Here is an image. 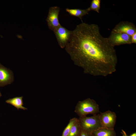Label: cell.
Segmentation results:
<instances>
[{
	"mask_svg": "<svg viewBox=\"0 0 136 136\" xmlns=\"http://www.w3.org/2000/svg\"><path fill=\"white\" fill-rule=\"evenodd\" d=\"M65 48L75 63L86 73L105 77L116 70L114 47L101 35L97 24L82 22L77 25Z\"/></svg>",
	"mask_w": 136,
	"mask_h": 136,
	"instance_id": "1",
	"label": "cell"
},
{
	"mask_svg": "<svg viewBox=\"0 0 136 136\" xmlns=\"http://www.w3.org/2000/svg\"><path fill=\"white\" fill-rule=\"evenodd\" d=\"M75 112L80 117L89 114L94 115L99 112V106L95 100L87 98L78 103Z\"/></svg>",
	"mask_w": 136,
	"mask_h": 136,
	"instance_id": "2",
	"label": "cell"
},
{
	"mask_svg": "<svg viewBox=\"0 0 136 136\" xmlns=\"http://www.w3.org/2000/svg\"><path fill=\"white\" fill-rule=\"evenodd\" d=\"M78 119L81 129L89 133L101 127L99 114L80 117Z\"/></svg>",
	"mask_w": 136,
	"mask_h": 136,
	"instance_id": "3",
	"label": "cell"
},
{
	"mask_svg": "<svg viewBox=\"0 0 136 136\" xmlns=\"http://www.w3.org/2000/svg\"><path fill=\"white\" fill-rule=\"evenodd\" d=\"M60 8L57 6L50 8L46 20L49 29L54 31L61 25L60 23L58 16Z\"/></svg>",
	"mask_w": 136,
	"mask_h": 136,
	"instance_id": "4",
	"label": "cell"
},
{
	"mask_svg": "<svg viewBox=\"0 0 136 136\" xmlns=\"http://www.w3.org/2000/svg\"><path fill=\"white\" fill-rule=\"evenodd\" d=\"M53 32L60 46L62 48H65L71 37L72 31L61 25Z\"/></svg>",
	"mask_w": 136,
	"mask_h": 136,
	"instance_id": "5",
	"label": "cell"
},
{
	"mask_svg": "<svg viewBox=\"0 0 136 136\" xmlns=\"http://www.w3.org/2000/svg\"><path fill=\"white\" fill-rule=\"evenodd\" d=\"M107 39L110 44L114 47L116 46L132 43L131 36L124 33L111 32Z\"/></svg>",
	"mask_w": 136,
	"mask_h": 136,
	"instance_id": "6",
	"label": "cell"
},
{
	"mask_svg": "<svg viewBox=\"0 0 136 136\" xmlns=\"http://www.w3.org/2000/svg\"><path fill=\"white\" fill-rule=\"evenodd\" d=\"M99 114V118L101 127L109 129H114L117 116L114 112L110 110Z\"/></svg>",
	"mask_w": 136,
	"mask_h": 136,
	"instance_id": "7",
	"label": "cell"
},
{
	"mask_svg": "<svg viewBox=\"0 0 136 136\" xmlns=\"http://www.w3.org/2000/svg\"><path fill=\"white\" fill-rule=\"evenodd\" d=\"M111 32L125 33L131 36L136 32V27L131 22L122 21L115 26Z\"/></svg>",
	"mask_w": 136,
	"mask_h": 136,
	"instance_id": "8",
	"label": "cell"
},
{
	"mask_svg": "<svg viewBox=\"0 0 136 136\" xmlns=\"http://www.w3.org/2000/svg\"><path fill=\"white\" fill-rule=\"evenodd\" d=\"M92 136H116L114 129L100 127L93 131L91 133Z\"/></svg>",
	"mask_w": 136,
	"mask_h": 136,
	"instance_id": "9",
	"label": "cell"
},
{
	"mask_svg": "<svg viewBox=\"0 0 136 136\" xmlns=\"http://www.w3.org/2000/svg\"><path fill=\"white\" fill-rule=\"evenodd\" d=\"M65 11L70 15L79 18L82 21L83 17L88 14L90 10L88 7L85 9L67 8Z\"/></svg>",
	"mask_w": 136,
	"mask_h": 136,
	"instance_id": "10",
	"label": "cell"
},
{
	"mask_svg": "<svg viewBox=\"0 0 136 136\" xmlns=\"http://www.w3.org/2000/svg\"><path fill=\"white\" fill-rule=\"evenodd\" d=\"M11 79V75L5 68L0 65V85L7 84Z\"/></svg>",
	"mask_w": 136,
	"mask_h": 136,
	"instance_id": "11",
	"label": "cell"
},
{
	"mask_svg": "<svg viewBox=\"0 0 136 136\" xmlns=\"http://www.w3.org/2000/svg\"><path fill=\"white\" fill-rule=\"evenodd\" d=\"M23 97H16L12 98L9 99L6 101L7 103L17 108L18 110L19 109L24 110H27V109L23 105V103L22 100Z\"/></svg>",
	"mask_w": 136,
	"mask_h": 136,
	"instance_id": "12",
	"label": "cell"
},
{
	"mask_svg": "<svg viewBox=\"0 0 136 136\" xmlns=\"http://www.w3.org/2000/svg\"><path fill=\"white\" fill-rule=\"evenodd\" d=\"M81 128L78 121L72 127L67 136H80Z\"/></svg>",
	"mask_w": 136,
	"mask_h": 136,
	"instance_id": "13",
	"label": "cell"
},
{
	"mask_svg": "<svg viewBox=\"0 0 136 136\" xmlns=\"http://www.w3.org/2000/svg\"><path fill=\"white\" fill-rule=\"evenodd\" d=\"M78 120V119L75 117L71 119L63 130L62 136H67L69 134L72 127Z\"/></svg>",
	"mask_w": 136,
	"mask_h": 136,
	"instance_id": "14",
	"label": "cell"
},
{
	"mask_svg": "<svg viewBox=\"0 0 136 136\" xmlns=\"http://www.w3.org/2000/svg\"><path fill=\"white\" fill-rule=\"evenodd\" d=\"M100 0H92L89 7L90 11L93 10L99 13L100 8Z\"/></svg>",
	"mask_w": 136,
	"mask_h": 136,
	"instance_id": "15",
	"label": "cell"
},
{
	"mask_svg": "<svg viewBox=\"0 0 136 136\" xmlns=\"http://www.w3.org/2000/svg\"><path fill=\"white\" fill-rule=\"evenodd\" d=\"M80 136H92L91 133L81 129Z\"/></svg>",
	"mask_w": 136,
	"mask_h": 136,
	"instance_id": "16",
	"label": "cell"
},
{
	"mask_svg": "<svg viewBox=\"0 0 136 136\" xmlns=\"http://www.w3.org/2000/svg\"><path fill=\"white\" fill-rule=\"evenodd\" d=\"M131 41L132 43H136V32L131 36Z\"/></svg>",
	"mask_w": 136,
	"mask_h": 136,
	"instance_id": "17",
	"label": "cell"
},
{
	"mask_svg": "<svg viewBox=\"0 0 136 136\" xmlns=\"http://www.w3.org/2000/svg\"><path fill=\"white\" fill-rule=\"evenodd\" d=\"M121 133L122 134V136H128L125 132L123 130H122V132H121Z\"/></svg>",
	"mask_w": 136,
	"mask_h": 136,
	"instance_id": "18",
	"label": "cell"
},
{
	"mask_svg": "<svg viewBox=\"0 0 136 136\" xmlns=\"http://www.w3.org/2000/svg\"><path fill=\"white\" fill-rule=\"evenodd\" d=\"M130 136H136V133L134 132L131 134Z\"/></svg>",
	"mask_w": 136,
	"mask_h": 136,
	"instance_id": "19",
	"label": "cell"
},
{
	"mask_svg": "<svg viewBox=\"0 0 136 136\" xmlns=\"http://www.w3.org/2000/svg\"><path fill=\"white\" fill-rule=\"evenodd\" d=\"M1 94L0 92V97H1Z\"/></svg>",
	"mask_w": 136,
	"mask_h": 136,
	"instance_id": "20",
	"label": "cell"
}]
</instances>
